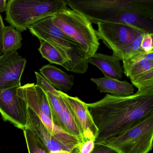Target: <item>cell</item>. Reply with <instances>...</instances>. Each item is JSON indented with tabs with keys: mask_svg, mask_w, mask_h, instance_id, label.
Listing matches in <instances>:
<instances>
[{
	"mask_svg": "<svg viewBox=\"0 0 153 153\" xmlns=\"http://www.w3.org/2000/svg\"><path fill=\"white\" fill-rule=\"evenodd\" d=\"M87 104L98 129L95 143H103L153 113V88L138 90L127 96L107 94Z\"/></svg>",
	"mask_w": 153,
	"mask_h": 153,
	"instance_id": "1",
	"label": "cell"
},
{
	"mask_svg": "<svg viewBox=\"0 0 153 153\" xmlns=\"http://www.w3.org/2000/svg\"><path fill=\"white\" fill-rule=\"evenodd\" d=\"M92 23L116 22L153 33V0H64Z\"/></svg>",
	"mask_w": 153,
	"mask_h": 153,
	"instance_id": "2",
	"label": "cell"
},
{
	"mask_svg": "<svg viewBox=\"0 0 153 153\" xmlns=\"http://www.w3.org/2000/svg\"><path fill=\"white\" fill-rule=\"evenodd\" d=\"M52 16L42 19L28 28L31 33L54 46L63 57L67 71L79 74L88 69L89 56L77 42L63 33L52 22Z\"/></svg>",
	"mask_w": 153,
	"mask_h": 153,
	"instance_id": "3",
	"label": "cell"
},
{
	"mask_svg": "<svg viewBox=\"0 0 153 153\" xmlns=\"http://www.w3.org/2000/svg\"><path fill=\"white\" fill-rule=\"evenodd\" d=\"M64 0H8L5 20L20 31L67 8Z\"/></svg>",
	"mask_w": 153,
	"mask_h": 153,
	"instance_id": "4",
	"label": "cell"
},
{
	"mask_svg": "<svg viewBox=\"0 0 153 153\" xmlns=\"http://www.w3.org/2000/svg\"><path fill=\"white\" fill-rule=\"evenodd\" d=\"M99 39L111 49L119 61L130 58L143 51L141 48L143 35L146 32L132 25L116 22L97 24Z\"/></svg>",
	"mask_w": 153,
	"mask_h": 153,
	"instance_id": "5",
	"label": "cell"
},
{
	"mask_svg": "<svg viewBox=\"0 0 153 153\" xmlns=\"http://www.w3.org/2000/svg\"><path fill=\"white\" fill-rule=\"evenodd\" d=\"M52 22L66 36L79 44L88 56L97 53L100 43L96 30L83 15L67 7L53 15Z\"/></svg>",
	"mask_w": 153,
	"mask_h": 153,
	"instance_id": "6",
	"label": "cell"
},
{
	"mask_svg": "<svg viewBox=\"0 0 153 153\" xmlns=\"http://www.w3.org/2000/svg\"><path fill=\"white\" fill-rule=\"evenodd\" d=\"M153 140V113L136 121L120 134L103 143L118 153H148Z\"/></svg>",
	"mask_w": 153,
	"mask_h": 153,
	"instance_id": "7",
	"label": "cell"
},
{
	"mask_svg": "<svg viewBox=\"0 0 153 153\" xmlns=\"http://www.w3.org/2000/svg\"><path fill=\"white\" fill-rule=\"evenodd\" d=\"M19 85L0 91V114L4 121H8L23 130L27 126V105L18 93Z\"/></svg>",
	"mask_w": 153,
	"mask_h": 153,
	"instance_id": "8",
	"label": "cell"
},
{
	"mask_svg": "<svg viewBox=\"0 0 153 153\" xmlns=\"http://www.w3.org/2000/svg\"><path fill=\"white\" fill-rule=\"evenodd\" d=\"M27 61L17 52L0 56V91L21 85Z\"/></svg>",
	"mask_w": 153,
	"mask_h": 153,
	"instance_id": "9",
	"label": "cell"
},
{
	"mask_svg": "<svg viewBox=\"0 0 153 153\" xmlns=\"http://www.w3.org/2000/svg\"><path fill=\"white\" fill-rule=\"evenodd\" d=\"M60 91L72 112L81 131L84 142L89 140L95 141L98 129L94 124L89 111L87 103L77 97L69 96L66 93Z\"/></svg>",
	"mask_w": 153,
	"mask_h": 153,
	"instance_id": "10",
	"label": "cell"
},
{
	"mask_svg": "<svg viewBox=\"0 0 153 153\" xmlns=\"http://www.w3.org/2000/svg\"><path fill=\"white\" fill-rule=\"evenodd\" d=\"M26 128L32 132L50 152L63 150L68 151L71 153H78L74 149L66 145L54 137L43 124L37 114L28 105L27 106Z\"/></svg>",
	"mask_w": 153,
	"mask_h": 153,
	"instance_id": "11",
	"label": "cell"
},
{
	"mask_svg": "<svg viewBox=\"0 0 153 153\" xmlns=\"http://www.w3.org/2000/svg\"><path fill=\"white\" fill-rule=\"evenodd\" d=\"M122 61L124 73L131 79L153 70V52L142 51Z\"/></svg>",
	"mask_w": 153,
	"mask_h": 153,
	"instance_id": "12",
	"label": "cell"
},
{
	"mask_svg": "<svg viewBox=\"0 0 153 153\" xmlns=\"http://www.w3.org/2000/svg\"><path fill=\"white\" fill-rule=\"evenodd\" d=\"M88 62L98 67L105 76L119 80L123 77V66L116 56L96 53L89 56Z\"/></svg>",
	"mask_w": 153,
	"mask_h": 153,
	"instance_id": "13",
	"label": "cell"
},
{
	"mask_svg": "<svg viewBox=\"0 0 153 153\" xmlns=\"http://www.w3.org/2000/svg\"><path fill=\"white\" fill-rule=\"evenodd\" d=\"M41 75L57 91L68 92L74 84V76L61 69L50 64L46 65L40 70Z\"/></svg>",
	"mask_w": 153,
	"mask_h": 153,
	"instance_id": "14",
	"label": "cell"
},
{
	"mask_svg": "<svg viewBox=\"0 0 153 153\" xmlns=\"http://www.w3.org/2000/svg\"><path fill=\"white\" fill-rule=\"evenodd\" d=\"M90 80L96 85L97 89L101 93H108L116 96H127L134 92V85L126 81H120L107 76L91 78Z\"/></svg>",
	"mask_w": 153,
	"mask_h": 153,
	"instance_id": "15",
	"label": "cell"
},
{
	"mask_svg": "<svg viewBox=\"0 0 153 153\" xmlns=\"http://www.w3.org/2000/svg\"><path fill=\"white\" fill-rule=\"evenodd\" d=\"M58 97L62 110L57 123V126L77 137L82 143L84 142V140L80 127L64 99L60 95V91Z\"/></svg>",
	"mask_w": 153,
	"mask_h": 153,
	"instance_id": "16",
	"label": "cell"
},
{
	"mask_svg": "<svg viewBox=\"0 0 153 153\" xmlns=\"http://www.w3.org/2000/svg\"><path fill=\"white\" fill-rule=\"evenodd\" d=\"M21 32L11 26L5 27L2 37V53L16 52L22 46Z\"/></svg>",
	"mask_w": 153,
	"mask_h": 153,
	"instance_id": "17",
	"label": "cell"
},
{
	"mask_svg": "<svg viewBox=\"0 0 153 153\" xmlns=\"http://www.w3.org/2000/svg\"><path fill=\"white\" fill-rule=\"evenodd\" d=\"M40 46L38 50L43 58L46 59L50 63L61 65L67 71L68 67L65 60L51 44L42 39H39Z\"/></svg>",
	"mask_w": 153,
	"mask_h": 153,
	"instance_id": "18",
	"label": "cell"
},
{
	"mask_svg": "<svg viewBox=\"0 0 153 153\" xmlns=\"http://www.w3.org/2000/svg\"><path fill=\"white\" fill-rule=\"evenodd\" d=\"M23 131L28 153H50L46 146L28 128Z\"/></svg>",
	"mask_w": 153,
	"mask_h": 153,
	"instance_id": "19",
	"label": "cell"
},
{
	"mask_svg": "<svg viewBox=\"0 0 153 153\" xmlns=\"http://www.w3.org/2000/svg\"><path fill=\"white\" fill-rule=\"evenodd\" d=\"M130 79L138 90L153 88V70Z\"/></svg>",
	"mask_w": 153,
	"mask_h": 153,
	"instance_id": "20",
	"label": "cell"
},
{
	"mask_svg": "<svg viewBox=\"0 0 153 153\" xmlns=\"http://www.w3.org/2000/svg\"><path fill=\"white\" fill-rule=\"evenodd\" d=\"M47 95L49 101L52 114V120L53 123L56 125L59 117V115L62 110L61 103L59 101L58 96L54 95L53 94L47 92Z\"/></svg>",
	"mask_w": 153,
	"mask_h": 153,
	"instance_id": "21",
	"label": "cell"
},
{
	"mask_svg": "<svg viewBox=\"0 0 153 153\" xmlns=\"http://www.w3.org/2000/svg\"><path fill=\"white\" fill-rule=\"evenodd\" d=\"M36 79H37V85L42 88L45 92H49L57 96H59V91H57L55 89L50 83L43 77L42 75H40L39 73L35 72Z\"/></svg>",
	"mask_w": 153,
	"mask_h": 153,
	"instance_id": "22",
	"label": "cell"
},
{
	"mask_svg": "<svg viewBox=\"0 0 153 153\" xmlns=\"http://www.w3.org/2000/svg\"><path fill=\"white\" fill-rule=\"evenodd\" d=\"M153 33H145L143 35L141 48L146 53L153 52Z\"/></svg>",
	"mask_w": 153,
	"mask_h": 153,
	"instance_id": "23",
	"label": "cell"
},
{
	"mask_svg": "<svg viewBox=\"0 0 153 153\" xmlns=\"http://www.w3.org/2000/svg\"><path fill=\"white\" fill-rule=\"evenodd\" d=\"M95 146V141L89 140L81 143L79 147L80 153H91Z\"/></svg>",
	"mask_w": 153,
	"mask_h": 153,
	"instance_id": "24",
	"label": "cell"
},
{
	"mask_svg": "<svg viewBox=\"0 0 153 153\" xmlns=\"http://www.w3.org/2000/svg\"><path fill=\"white\" fill-rule=\"evenodd\" d=\"M91 153H118L106 145L95 143L94 149Z\"/></svg>",
	"mask_w": 153,
	"mask_h": 153,
	"instance_id": "25",
	"label": "cell"
},
{
	"mask_svg": "<svg viewBox=\"0 0 153 153\" xmlns=\"http://www.w3.org/2000/svg\"><path fill=\"white\" fill-rule=\"evenodd\" d=\"M5 27L3 21L2 17L0 13V56L2 54V37Z\"/></svg>",
	"mask_w": 153,
	"mask_h": 153,
	"instance_id": "26",
	"label": "cell"
},
{
	"mask_svg": "<svg viewBox=\"0 0 153 153\" xmlns=\"http://www.w3.org/2000/svg\"><path fill=\"white\" fill-rule=\"evenodd\" d=\"M7 0H0V13L4 12L6 10Z\"/></svg>",
	"mask_w": 153,
	"mask_h": 153,
	"instance_id": "27",
	"label": "cell"
},
{
	"mask_svg": "<svg viewBox=\"0 0 153 153\" xmlns=\"http://www.w3.org/2000/svg\"><path fill=\"white\" fill-rule=\"evenodd\" d=\"M65 151H63V150H60V151H55V152H50L49 153H64Z\"/></svg>",
	"mask_w": 153,
	"mask_h": 153,
	"instance_id": "28",
	"label": "cell"
},
{
	"mask_svg": "<svg viewBox=\"0 0 153 153\" xmlns=\"http://www.w3.org/2000/svg\"><path fill=\"white\" fill-rule=\"evenodd\" d=\"M64 153H70V152H68V151H65L64 152Z\"/></svg>",
	"mask_w": 153,
	"mask_h": 153,
	"instance_id": "29",
	"label": "cell"
}]
</instances>
